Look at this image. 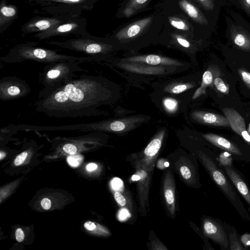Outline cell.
Instances as JSON below:
<instances>
[{"label": "cell", "mask_w": 250, "mask_h": 250, "mask_svg": "<svg viewBox=\"0 0 250 250\" xmlns=\"http://www.w3.org/2000/svg\"><path fill=\"white\" fill-rule=\"evenodd\" d=\"M28 154V151H24L19 154L14 160V164L16 166H20L22 164L26 158H27Z\"/></svg>", "instance_id": "33"}, {"label": "cell", "mask_w": 250, "mask_h": 250, "mask_svg": "<svg viewBox=\"0 0 250 250\" xmlns=\"http://www.w3.org/2000/svg\"><path fill=\"white\" fill-rule=\"evenodd\" d=\"M199 160L207 170L211 179L235 208L241 218L250 221V215L246 210L237 189L220 167L216 157L209 156L203 151H197Z\"/></svg>", "instance_id": "3"}, {"label": "cell", "mask_w": 250, "mask_h": 250, "mask_svg": "<svg viewBox=\"0 0 250 250\" xmlns=\"http://www.w3.org/2000/svg\"><path fill=\"white\" fill-rule=\"evenodd\" d=\"M126 61L130 62L144 63L152 65H179L181 63L175 60L156 55H148L130 57Z\"/></svg>", "instance_id": "16"}, {"label": "cell", "mask_w": 250, "mask_h": 250, "mask_svg": "<svg viewBox=\"0 0 250 250\" xmlns=\"http://www.w3.org/2000/svg\"><path fill=\"white\" fill-rule=\"evenodd\" d=\"M37 42H26L11 48L8 53L0 58L1 62L15 63L33 61L46 64L59 62L77 61L81 63L93 62L87 57H77L61 54L58 50L38 46Z\"/></svg>", "instance_id": "2"}, {"label": "cell", "mask_w": 250, "mask_h": 250, "mask_svg": "<svg viewBox=\"0 0 250 250\" xmlns=\"http://www.w3.org/2000/svg\"><path fill=\"white\" fill-rule=\"evenodd\" d=\"M5 155H6V154H5V152H4L3 151H0V160L2 159L3 158H4Z\"/></svg>", "instance_id": "44"}, {"label": "cell", "mask_w": 250, "mask_h": 250, "mask_svg": "<svg viewBox=\"0 0 250 250\" xmlns=\"http://www.w3.org/2000/svg\"><path fill=\"white\" fill-rule=\"evenodd\" d=\"M233 160L232 155L230 153L224 150L217 157L218 163L221 167L233 166Z\"/></svg>", "instance_id": "26"}, {"label": "cell", "mask_w": 250, "mask_h": 250, "mask_svg": "<svg viewBox=\"0 0 250 250\" xmlns=\"http://www.w3.org/2000/svg\"><path fill=\"white\" fill-rule=\"evenodd\" d=\"M223 225L227 234L229 242V250H245L239 238L238 234L236 229L226 223L223 222Z\"/></svg>", "instance_id": "22"}, {"label": "cell", "mask_w": 250, "mask_h": 250, "mask_svg": "<svg viewBox=\"0 0 250 250\" xmlns=\"http://www.w3.org/2000/svg\"><path fill=\"white\" fill-rule=\"evenodd\" d=\"M41 205L44 209L48 210L50 209L51 207V202L48 198H44L42 200Z\"/></svg>", "instance_id": "39"}, {"label": "cell", "mask_w": 250, "mask_h": 250, "mask_svg": "<svg viewBox=\"0 0 250 250\" xmlns=\"http://www.w3.org/2000/svg\"><path fill=\"white\" fill-rule=\"evenodd\" d=\"M226 36L239 49L250 51V23L241 15L233 11L225 16Z\"/></svg>", "instance_id": "7"}, {"label": "cell", "mask_w": 250, "mask_h": 250, "mask_svg": "<svg viewBox=\"0 0 250 250\" xmlns=\"http://www.w3.org/2000/svg\"><path fill=\"white\" fill-rule=\"evenodd\" d=\"M127 127L125 122L121 120H108V131L120 132Z\"/></svg>", "instance_id": "24"}, {"label": "cell", "mask_w": 250, "mask_h": 250, "mask_svg": "<svg viewBox=\"0 0 250 250\" xmlns=\"http://www.w3.org/2000/svg\"><path fill=\"white\" fill-rule=\"evenodd\" d=\"M230 4L243 11L250 17V0H227Z\"/></svg>", "instance_id": "23"}, {"label": "cell", "mask_w": 250, "mask_h": 250, "mask_svg": "<svg viewBox=\"0 0 250 250\" xmlns=\"http://www.w3.org/2000/svg\"><path fill=\"white\" fill-rule=\"evenodd\" d=\"M213 84L219 92L227 94L229 92V87L228 84H227L224 81L219 77L215 78Z\"/></svg>", "instance_id": "28"}, {"label": "cell", "mask_w": 250, "mask_h": 250, "mask_svg": "<svg viewBox=\"0 0 250 250\" xmlns=\"http://www.w3.org/2000/svg\"><path fill=\"white\" fill-rule=\"evenodd\" d=\"M31 88L24 80L15 76H6L0 80V100L9 101L27 95Z\"/></svg>", "instance_id": "9"}, {"label": "cell", "mask_w": 250, "mask_h": 250, "mask_svg": "<svg viewBox=\"0 0 250 250\" xmlns=\"http://www.w3.org/2000/svg\"><path fill=\"white\" fill-rule=\"evenodd\" d=\"M164 165H165V167H167L169 166V163L168 162H166Z\"/></svg>", "instance_id": "47"}, {"label": "cell", "mask_w": 250, "mask_h": 250, "mask_svg": "<svg viewBox=\"0 0 250 250\" xmlns=\"http://www.w3.org/2000/svg\"><path fill=\"white\" fill-rule=\"evenodd\" d=\"M83 157L81 155L70 156L67 158V161L70 165L76 167L79 166L82 162Z\"/></svg>", "instance_id": "31"}, {"label": "cell", "mask_w": 250, "mask_h": 250, "mask_svg": "<svg viewBox=\"0 0 250 250\" xmlns=\"http://www.w3.org/2000/svg\"><path fill=\"white\" fill-rule=\"evenodd\" d=\"M86 26L85 18L73 17L47 31L34 34L33 37L42 41L60 36H83L89 34Z\"/></svg>", "instance_id": "8"}, {"label": "cell", "mask_w": 250, "mask_h": 250, "mask_svg": "<svg viewBox=\"0 0 250 250\" xmlns=\"http://www.w3.org/2000/svg\"><path fill=\"white\" fill-rule=\"evenodd\" d=\"M192 116L198 122L208 125L227 126L229 125L227 118L221 115L205 111H195Z\"/></svg>", "instance_id": "17"}, {"label": "cell", "mask_w": 250, "mask_h": 250, "mask_svg": "<svg viewBox=\"0 0 250 250\" xmlns=\"http://www.w3.org/2000/svg\"><path fill=\"white\" fill-rule=\"evenodd\" d=\"M202 227L205 235L219 245L221 250H229L227 234L220 219L205 217L203 219Z\"/></svg>", "instance_id": "12"}, {"label": "cell", "mask_w": 250, "mask_h": 250, "mask_svg": "<svg viewBox=\"0 0 250 250\" xmlns=\"http://www.w3.org/2000/svg\"><path fill=\"white\" fill-rule=\"evenodd\" d=\"M45 42L49 45L83 53L91 58L93 62H97L106 58L111 50V46L108 42L90 34L62 41H52Z\"/></svg>", "instance_id": "5"}, {"label": "cell", "mask_w": 250, "mask_h": 250, "mask_svg": "<svg viewBox=\"0 0 250 250\" xmlns=\"http://www.w3.org/2000/svg\"><path fill=\"white\" fill-rule=\"evenodd\" d=\"M84 228L88 230L92 231L96 228V224L91 221H87L84 224Z\"/></svg>", "instance_id": "40"}, {"label": "cell", "mask_w": 250, "mask_h": 250, "mask_svg": "<svg viewBox=\"0 0 250 250\" xmlns=\"http://www.w3.org/2000/svg\"><path fill=\"white\" fill-rule=\"evenodd\" d=\"M171 24L174 27L182 29V30H188V27L182 21H171Z\"/></svg>", "instance_id": "36"}, {"label": "cell", "mask_w": 250, "mask_h": 250, "mask_svg": "<svg viewBox=\"0 0 250 250\" xmlns=\"http://www.w3.org/2000/svg\"><path fill=\"white\" fill-rule=\"evenodd\" d=\"M164 135V130L160 131L145 148L144 153L147 161H149L153 159L158 153L162 146Z\"/></svg>", "instance_id": "21"}, {"label": "cell", "mask_w": 250, "mask_h": 250, "mask_svg": "<svg viewBox=\"0 0 250 250\" xmlns=\"http://www.w3.org/2000/svg\"><path fill=\"white\" fill-rule=\"evenodd\" d=\"M240 240L245 250L250 249V233H244L240 236Z\"/></svg>", "instance_id": "32"}, {"label": "cell", "mask_w": 250, "mask_h": 250, "mask_svg": "<svg viewBox=\"0 0 250 250\" xmlns=\"http://www.w3.org/2000/svg\"><path fill=\"white\" fill-rule=\"evenodd\" d=\"M129 216V213L125 209H121L119 213V218L120 220L125 219Z\"/></svg>", "instance_id": "41"}, {"label": "cell", "mask_w": 250, "mask_h": 250, "mask_svg": "<svg viewBox=\"0 0 250 250\" xmlns=\"http://www.w3.org/2000/svg\"><path fill=\"white\" fill-rule=\"evenodd\" d=\"M193 87V85L190 83H180L173 86L171 87L170 92L174 94H179L182 93L188 89Z\"/></svg>", "instance_id": "29"}, {"label": "cell", "mask_w": 250, "mask_h": 250, "mask_svg": "<svg viewBox=\"0 0 250 250\" xmlns=\"http://www.w3.org/2000/svg\"><path fill=\"white\" fill-rule=\"evenodd\" d=\"M149 19H146L138 22L137 23L132 24L127 29L126 36L128 38L133 37L137 35L141 31L142 27L144 26L146 23L148 22Z\"/></svg>", "instance_id": "25"}, {"label": "cell", "mask_w": 250, "mask_h": 250, "mask_svg": "<svg viewBox=\"0 0 250 250\" xmlns=\"http://www.w3.org/2000/svg\"><path fill=\"white\" fill-rule=\"evenodd\" d=\"M18 16L17 7L1 0L0 7V33L4 32Z\"/></svg>", "instance_id": "15"}, {"label": "cell", "mask_w": 250, "mask_h": 250, "mask_svg": "<svg viewBox=\"0 0 250 250\" xmlns=\"http://www.w3.org/2000/svg\"><path fill=\"white\" fill-rule=\"evenodd\" d=\"M136 2L139 4H143L146 2L147 0H135Z\"/></svg>", "instance_id": "45"}, {"label": "cell", "mask_w": 250, "mask_h": 250, "mask_svg": "<svg viewBox=\"0 0 250 250\" xmlns=\"http://www.w3.org/2000/svg\"><path fill=\"white\" fill-rule=\"evenodd\" d=\"M98 167L97 165L93 163H89L87 165L86 168L87 171H92L96 169Z\"/></svg>", "instance_id": "43"}, {"label": "cell", "mask_w": 250, "mask_h": 250, "mask_svg": "<svg viewBox=\"0 0 250 250\" xmlns=\"http://www.w3.org/2000/svg\"><path fill=\"white\" fill-rule=\"evenodd\" d=\"M164 193L168 209L172 215L175 209V186L172 173L167 171L164 181Z\"/></svg>", "instance_id": "18"}, {"label": "cell", "mask_w": 250, "mask_h": 250, "mask_svg": "<svg viewBox=\"0 0 250 250\" xmlns=\"http://www.w3.org/2000/svg\"><path fill=\"white\" fill-rule=\"evenodd\" d=\"M77 61L55 62L46 64L39 74V81L43 88L37 97L43 96L77 76L78 72L88 71L83 68Z\"/></svg>", "instance_id": "4"}, {"label": "cell", "mask_w": 250, "mask_h": 250, "mask_svg": "<svg viewBox=\"0 0 250 250\" xmlns=\"http://www.w3.org/2000/svg\"><path fill=\"white\" fill-rule=\"evenodd\" d=\"M220 72L218 68L215 67L208 68L205 71L202 76V83L195 92L192 99H195L202 94H206V88L208 86H212L215 78L219 77Z\"/></svg>", "instance_id": "20"}, {"label": "cell", "mask_w": 250, "mask_h": 250, "mask_svg": "<svg viewBox=\"0 0 250 250\" xmlns=\"http://www.w3.org/2000/svg\"><path fill=\"white\" fill-rule=\"evenodd\" d=\"M110 98V90L104 79L83 74L37 97L34 105L36 112L49 117H90L102 114L99 107L107 103Z\"/></svg>", "instance_id": "1"}, {"label": "cell", "mask_w": 250, "mask_h": 250, "mask_svg": "<svg viewBox=\"0 0 250 250\" xmlns=\"http://www.w3.org/2000/svg\"><path fill=\"white\" fill-rule=\"evenodd\" d=\"M239 73L244 82L250 88V73L243 69H239Z\"/></svg>", "instance_id": "34"}, {"label": "cell", "mask_w": 250, "mask_h": 250, "mask_svg": "<svg viewBox=\"0 0 250 250\" xmlns=\"http://www.w3.org/2000/svg\"><path fill=\"white\" fill-rule=\"evenodd\" d=\"M118 65L128 71L138 74L156 75L165 71L164 68L160 66H146L136 62L119 63Z\"/></svg>", "instance_id": "19"}, {"label": "cell", "mask_w": 250, "mask_h": 250, "mask_svg": "<svg viewBox=\"0 0 250 250\" xmlns=\"http://www.w3.org/2000/svg\"><path fill=\"white\" fill-rule=\"evenodd\" d=\"M41 13L70 17H80L83 11L92 9L98 0H32Z\"/></svg>", "instance_id": "6"}, {"label": "cell", "mask_w": 250, "mask_h": 250, "mask_svg": "<svg viewBox=\"0 0 250 250\" xmlns=\"http://www.w3.org/2000/svg\"><path fill=\"white\" fill-rule=\"evenodd\" d=\"M202 136L216 147L230 153L234 160L244 163L250 162V149H244L233 142L217 134L208 133Z\"/></svg>", "instance_id": "11"}, {"label": "cell", "mask_w": 250, "mask_h": 250, "mask_svg": "<svg viewBox=\"0 0 250 250\" xmlns=\"http://www.w3.org/2000/svg\"><path fill=\"white\" fill-rule=\"evenodd\" d=\"M15 236L17 241L19 242H21L24 238V233L21 228H18L15 231Z\"/></svg>", "instance_id": "37"}, {"label": "cell", "mask_w": 250, "mask_h": 250, "mask_svg": "<svg viewBox=\"0 0 250 250\" xmlns=\"http://www.w3.org/2000/svg\"><path fill=\"white\" fill-rule=\"evenodd\" d=\"M111 186L114 190L120 189L123 186V182L121 179L115 178H114L111 182Z\"/></svg>", "instance_id": "38"}, {"label": "cell", "mask_w": 250, "mask_h": 250, "mask_svg": "<svg viewBox=\"0 0 250 250\" xmlns=\"http://www.w3.org/2000/svg\"><path fill=\"white\" fill-rule=\"evenodd\" d=\"M247 130V131L248 132V133H249V134L250 135V123L249 127Z\"/></svg>", "instance_id": "46"}, {"label": "cell", "mask_w": 250, "mask_h": 250, "mask_svg": "<svg viewBox=\"0 0 250 250\" xmlns=\"http://www.w3.org/2000/svg\"><path fill=\"white\" fill-rule=\"evenodd\" d=\"M177 41L180 44H181L182 46L188 48L190 45L189 42L184 39L177 38Z\"/></svg>", "instance_id": "42"}, {"label": "cell", "mask_w": 250, "mask_h": 250, "mask_svg": "<svg viewBox=\"0 0 250 250\" xmlns=\"http://www.w3.org/2000/svg\"><path fill=\"white\" fill-rule=\"evenodd\" d=\"M163 103L165 107L169 111H173L177 108V102L175 99L167 98L164 100Z\"/></svg>", "instance_id": "30"}, {"label": "cell", "mask_w": 250, "mask_h": 250, "mask_svg": "<svg viewBox=\"0 0 250 250\" xmlns=\"http://www.w3.org/2000/svg\"><path fill=\"white\" fill-rule=\"evenodd\" d=\"M223 111L232 129L243 138L250 146V135L246 129L243 118L233 109L225 108L223 109Z\"/></svg>", "instance_id": "14"}, {"label": "cell", "mask_w": 250, "mask_h": 250, "mask_svg": "<svg viewBox=\"0 0 250 250\" xmlns=\"http://www.w3.org/2000/svg\"><path fill=\"white\" fill-rule=\"evenodd\" d=\"M72 18L51 15L35 16L22 25V36L47 31Z\"/></svg>", "instance_id": "10"}, {"label": "cell", "mask_w": 250, "mask_h": 250, "mask_svg": "<svg viewBox=\"0 0 250 250\" xmlns=\"http://www.w3.org/2000/svg\"><path fill=\"white\" fill-rule=\"evenodd\" d=\"M78 144L75 143V140H70L63 144L62 149L66 153L74 155L77 152Z\"/></svg>", "instance_id": "27"}, {"label": "cell", "mask_w": 250, "mask_h": 250, "mask_svg": "<svg viewBox=\"0 0 250 250\" xmlns=\"http://www.w3.org/2000/svg\"><path fill=\"white\" fill-rule=\"evenodd\" d=\"M114 198L116 202L121 206H124L126 204V199L124 195L119 192H116L114 193Z\"/></svg>", "instance_id": "35"}, {"label": "cell", "mask_w": 250, "mask_h": 250, "mask_svg": "<svg viewBox=\"0 0 250 250\" xmlns=\"http://www.w3.org/2000/svg\"><path fill=\"white\" fill-rule=\"evenodd\" d=\"M232 183L248 203L250 212V188L248 187L242 173L236 167L232 166L222 167Z\"/></svg>", "instance_id": "13"}]
</instances>
